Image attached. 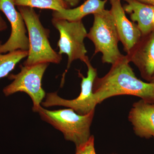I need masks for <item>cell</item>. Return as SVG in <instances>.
<instances>
[{"label":"cell","instance_id":"obj_1","mask_svg":"<svg viewBox=\"0 0 154 154\" xmlns=\"http://www.w3.org/2000/svg\"><path fill=\"white\" fill-rule=\"evenodd\" d=\"M126 55L112 65L104 76H97L93 93L97 104L113 96L130 95L154 103V85L145 82L136 76Z\"/></svg>","mask_w":154,"mask_h":154},{"label":"cell","instance_id":"obj_2","mask_svg":"<svg viewBox=\"0 0 154 154\" xmlns=\"http://www.w3.org/2000/svg\"><path fill=\"white\" fill-rule=\"evenodd\" d=\"M17 8L25 21L29 36V49L24 66L60 63L62 60V55L56 52L51 46L48 39L49 30L43 27L39 16L34 9L23 6Z\"/></svg>","mask_w":154,"mask_h":154},{"label":"cell","instance_id":"obj_3","mask_svg":"<svg viewBox=\"0 0 154 154\" xmlns=\"http://www.w3.org/2000/svg\"><path fill=\"white\" fill-rule=\"evenodd\" d=\"M95 110L82 115L71 108L48 110L41 106L37 112L42 120L60 131L64 138L73 143L77 148L85 144L91 137L90 128Z\"/></svg>","mask_w":154,"mask_h":154},{"label":"cell","instance_id":"obj_4","mask_svg":"<svg viewBox=\"0 0 154 154\" xmlns=\"http://www.w3.org/2000/svg\"><path fill=\"white\" fill-rule=\"evenodd\" d=\"M93 25L87 37L94 43V55L101 53L103 63L111 64L123 57L119 51L118 32L110 10H104L94 14Z\"/></svg>","mask_w":154,"mask_h":154},{"label":"cell","instance_id":"obj_5","mask_svg":"<svg viewBox=\"0 0 154 154\" xmlns=\"http://www.w3.org/2000/svg\"><path fill=\"white\" fill-rule=\"evenodd\" d=\"M51 22L60 33L57 42L58 53L60 55L65 54L68 56L66 72L74 61L80 60L86 63L89 59L87 55L88 51L84 40L88 33L82 21L70 22L52 18Z\"/></svg>","mask_w":154,"mask_h":154},{"label":"cell","instance_id":"obj_6","mask_svg":"<svg viewBox=\"0 0 154 154\" xmlns=\"http://www.w3.org/2000/svg\"><path fill=\"white\" fill-rule=\"evenodd\" d=\"M49 63L37 64L31 66H20L21 71L17 74H10L9 79L13 82L3 89L6 96L19 92L28 94L33 101V111L37 112L40 104L46 96L42 87V81Z\"/></svg>","mask_w":154,"mask_h":154},{"label":"cell","instance_id":"obj_7","mask_svg":"<svg viewBox=\"0 0 154 154\" xmlns=\"http://www.w3.org/2000/svg\"><path fill=\"white\" fill-rule=\"evenodd\" d=\"M88 66L87 76L85 77L79 71V76L82 79L81 93L78 97L72 100L63 99L58 96L56 92L46 94L45 101L42 102L44 107L64 106L71 108L76 113L84 115L95 110L98 105L93 93L94 81L97 77V69L91 64L90 60L86 63Z\"/></svg>","mask_w":154,"mask_h":154},{"label":"cell","instance_id":"obj_8","mask_svg":"<svg viewBox=\"0 0 154 154\" xmlns=\"http://www.w3.org/2000/svg\"><path fill=\"white\" fill-rule=\"evenodd\" d=\"M0 11L8 19L11 27V36L4 44L0 41V53H6L17 50L28 51L29 38L27 28L21 13L16 10L12 0H0Z\"/></svg>","mask_w":154,"mask_h":154},{"label":"cell","instance_id":"obj_9","mask_svg":"<svg viewBox=\"0 0 154 154\" xmlns=\"http://www.w3.org/2000/svg\"><path fill=\"white\" fill-rule=\"evenodd\" d=\"M126 55L129 62L138 69L144 79L151 82L154 79V30L142 36Z\"/></svg>","mask_w":154,"mask_h":154},{"label":"cell","instance_id":"obj_10","mask_svg":"<svg viewBox=\"0 0 154 154\" xmlns=\"http://www.w3.org/2000/svg\"><path fill=\"white\" fill-rule=\"evenodd\" d=\"M121 0H109L110 10L118 32L119 40L127 54L134 47L141 38L142 35L137 24L128 19Z\"/></svg>","mask_w":154,"mask_h":154},{"label":"cell","instance_id":"obj_11","mask_svg":"<svg viewBox=\"0 0 154 154\" xmlns=\"http://www.w3.org/2000/svg\"><path fill=\"white\" fill-rule=\"evenodd\" d=\"M128 120L138 136L154 139V103L143 99L135 102L130 111Z\"/></svg>","mask_w":154,"mask_h":154},{"label":"cell","instance_id":"obj_12","mask_svg":"<svg viewBox=\"0 0 154 154\" xmlns=\"http://www.w3.org/2000/svg\"><path fill=\"white\" fill-rule=\"evenodd\" d=\"M124 1L127 3L123 7L125 12L130 14L132 22H137V25L142 36H146L154 30V6L138 0Z\"/></svg>","mask_w":154,"mask_h":154},{"label":"cell","instance_id":"obj_13","mask_svg":"<svg viewBox=\"0 0 154 154\" xmlns=\"http://www.w3.org/2000/svg\"><path fill=\"white\" fill-rule=\"evenodd\" d=\"M107 0H87L82 5L73 9H63L53 11V18L64 19L70 22L82 21L87 15L99 13L105 10Z\"/></svg>","mask_w":154,"mask_h":154},{"label":"cell","instance_id":"obj_14","mask_svg":"<svg viewBox=\"0 0 154 154\" xmlns=\"http://www.w3.org/2000/svg\"><path fill=\"white\" fill-rule=\"evenodd\" d=\"M28 54L27 51L22 50L10 51L6 54L0 53V79L8 76L17 64L28 57Z\"/></svg>","mask_w":154,"mask_h":154},{"label":"cell","instance_id":"obj_15","mask_svg":"<svg viewBox=\"0 0 154 154\" xmlns=\"http://www.w3.org/2000/svg\"><path fill=\"white\" fill-rule=\"evenodd\" d=\"M17 7H30L41 9H48L59 11L69 8V5L64 0H12Z\"/></svg>","mask_w":154,"mask_h":154},{"label":"cell","instance_id":"obj_16","mask_svg":"<svg viewBox=\"0 0 154 154\" xmlns=\"http://www.w3.org/2000/svg\"><path fill=\"white\" fill-rule=\"evenodd\" d=\"M94 137L91 135L89 140L85 144L76 148L75 154H96L94 145Z\"/></svg>","mask_w":154,"mask_h":154},{"label":"cell","instance_id":"obj_17","mask_svg":"<svg viewBox=\"0 0 154 154\" xmlns=\"http://www.w3.org/2000/svg\"><path fill=\"white\" fill-rule=\"evenodd\" d=\"M8 28V25L5 21L3 19L0 13V32L6 30Z\"/></svg>","mask_w":154,"mask_h":154},{"label":"cell","instance_id":"obj_18","mask_svg":"<svg viewBox=\"0 0 154 154\" xmlns=\"http://www.w3.org/2000/svg\"><path fill=\"white\" fill-rule=\"evenodd\" d=\"M69 6H75L78 5L80 0H64Z\"/></svg>","mask_w":154,"mask_h":154},{"label":"cell","instance_id":"obj_19","mask_svg":"<svg viewBox=\"0 0 154 154\" xmlns=\"http://www.w3.org/2000/svg\"><path fill=\"white\" fill-rule=\"evenodd\" d=\"M138 1L145 4L154 6V0H138Z\"/></svg>","mask_w":154,"mask_h":154},{"label":"cell","instance_id":"obj_20","mask_svg":"<svg viewBox=\"0 0 154 154\" xmlns=\"http://www.w3.org/2000/svg\"><path fill=\"white\" fill-rule=\"evenodd\" d=\"M150 83H153V84L154 85V79L153 80H152V81Z\"/></svg>","mask_w":154,"mask_h":154},{"label":"cell","instance_id":"obj_21","mask_svg":"<svg viewBox=\"0 0 154 154\" xmlns=\"http://www.w3.org/2000/svg\"><path fill=\"white\" fill-rule=\"evenodd\" d=\"M153 24H154V14L153 15Z\"/></svg>","mask_w":154,"mask_h":154},{"label":"cell","instance_id":"obj_22","mask_svg":"<svg viewBox=\"0 0 154 154\" xmlns=\"http://www.w3.org/2000/svg\"></svg>","mask_w":154,"mask_h":154},{"label":"cell","instance_id":"obj_23","mask_svg":"<svg viewBox=\"0 0 154 154\" xmlns=\"http://www.w3.org/2000/svg\"></svg>","mask_w":154,"mask_h":154}]
</instances>
